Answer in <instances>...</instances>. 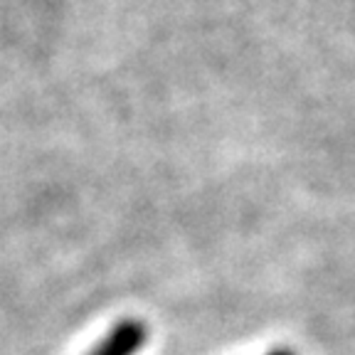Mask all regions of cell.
<instances>
[{
  "mask_svg": "<svg viewBox=\"0 0 355 355\" xmlns=\"http://www.w3.org/2000/svg\"><path fill=\"white\" fill-rule=\"evenodd\" d=\"M146 338H148V331L144 323L136 318H126L111 328L104 340L89 350V355H136L146 345Z\"/></svg>",
  "mask_w": 355,
  "mask_h": 355,
  "instance_id": "1",
  "label": "cell"
},
{
  "mask_svg": "<svg viewBox=\"0 0 355 355\" xmlns=\"http://www.w3.org/2000/svg\"><path fill=\"white\" fill-rule=\"evenodd\" d=\"M266 355H294L291 350H286V348H279V350H269Z\"/></svg>",
  "mask_w": 355,
  "mask_h": 355,
  "instance_id": "2",
  "label": "cell"
}]
</instances>
